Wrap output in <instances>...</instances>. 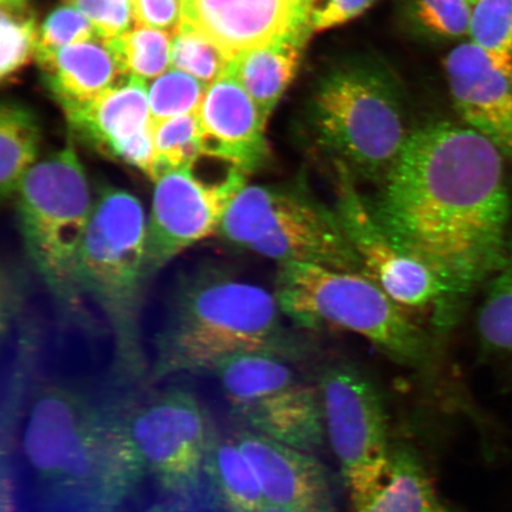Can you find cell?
I'll use <instances>...</instances> for the list:
<instances>
[{
    "label": "cell",
    "instance_id": "1",
    "mask_svg": "<svg viewBox=\"0 0 512 512\" xmlns=\"http://www.w3.org/2000/svg\"><path fill=\"white\" fill-rule=\"evenodd\" d=\"M504 158L470 127L422 126L409 133L370 203L389 238L437 275L452 305L486 285L507 254Z\"/></svg>",
    "mask_w": 512,
    "mask_h": 512
},
{
    "label": "cell",
    "instance_id": "2",
    "mask_svg": "<svg viewBox=\"0 0 512 512\" xmlns=\"http://www.w3.org/2000/svg\"><path fill=\"white\" fill-rule=\"evenodd\" d=\"M22 446L38 482L55 498L80 507H112L144 475L125 418L63 384L38 390Z\"/></svg>",
    "mask_w": 512,
    "mask_h": 512
},
{
    "label": "cell",
    "instance_id": "3",
    "mask_svg": "<svg viewBox=\"0 0 512 512\" xmlns=\"http://www.w3.org/2000/svg\"><path fill=\"white\" fill-rule=\"evenodd\" d=\"M280 306L258 285L219 270L192 274L178 287L156 338V379L213 371L248 352L281 356Z\"/></svg>",
    "mask_w": 512,
    "mask_h": 512
},
{
    "label": "cell",
    "instance_id": "4",
    "mask_svg": "<svg viewBox=\"0 0 512 512\" xmlns=\"http://www.w3.org/2000/svg\"><path fill=\"white\" fill-rule=\"evenodd\" d=\"M274 296L281 312L303 328L352 332L402 366L422 368L430 360L426 332L367 274L279 265Z\"/></svg>",
    "mask_w": 512,
    "mask_h": 512
},
{
    "label": "cell",
    "instance_id": "5",
    "mask_svg": "<svg viewBox=\"0 0 512 512\" xmlns=\"http://www.w3.org/2000/svg\"><path fill=\"white\" fill-rule=\"evenodd\" d=\"M14 197L31 265L66 316L79 318L80 254L94 202L73 139L36 163Z\"/></svg>",
    "mask_w": 512,
    "mask_h": 512
},
{
    "label": "cell",
    "instance_id": "6",
    "mask_svg": "<svg viewBox=\"0 0 512 512\" xmlns=\"http://www.w3.org/2000/svg\"><path fill=\"white\" fill-rule=\"evenodd\" d=\"M147 221L138 198L123 189L101 190L83 240L79 283L110 325L118 364L136 374L143 366L140 313L146 270Z\"/></svg>",
    "mask_w": 512,
    "mask_h": 512
},
{
    "label": "cell",
    "instance_id": "7",
    "mask_svg": "<svg viewBox=\"0 0 512 512\" xmlns=\"http://www.w3.org/2000/svg\"><path fill=\"white\" fill-rule=\"evenodd\" d=\"M310 118L319 142L352 174L381 182L409 133L398 88L380 67H338L313 93Z\"/></svg>",
    "mask_w": 512,
    "mask_h": 512
},
{
    "label": "cell",
    "instance_id": "8",
    "mask_svg": "<svg viewBox=\"0 0 512 512\" xmlns=\"http://www.w3.org/2000/svg\"><path fill=\"white\" fill-rule=\"evenodd\" d=\"M228 245L278 265L363 270L335 208L303 188L247 184L224 215L219 233Z\"/></svg>",
    "mask_w": 512,
    "mask_h": 512
},
{
    "label": "cell",
    "instance_id": "9",
    "mask_svg": "<svg viewBox=\"0 0 512 512\" xmlns=\"http://www.w3.org/2000/svg\"><path fill=\"white\" fill-rule=\"evenodd\" d=\"M243 427L309 453L326 438L318 389L300 382L283 356L248 352L211 371Z\"/></svg>",
    "mask_w": 512,
    "mask_h": 512
},
{
    "label": "cell",
    "instance_id": "10",
    "mask_svg": "<svg viewBox=\"0 0 512 512\" xmlns=\"http://www.w3.org/2000/svg\"><path fill=\"white\" fill-rule=\"evenodd\" d=\"M318 393L326 438L355 505L387 476L393 446L386 407L375 382L350 364L326 369L319 377Z\"/></svg>",
    "mask_w": 512,
    "mask_h": 512
},
{
    "label": "cell",
    "instance_id": "11",
    "mask_svg": "<svg viewBox=\"0 0 512 512\" xmlns=\"http://www.w3.org/2000/svg\"><path fill=\"white\" fill-rule=\"evenodd\" d=\"M125 428L144 473L174 494L198 488L214 432L194 394L169 390L128 415Z\"/></svg>",
    "mask_w": 512,
    "mask_h": 512
},
{
    "label": "cell",
    "instance_id": "12",
    "mask_svg": "<svg viewBox=\"0 0 512 512\" xmlns=\"http://www.w3.org/2000/svg\"><path fill=\"white\" fill-rule=\"evenodd\" d=\"M248 177L229 168L222 178L208 182L196 175L195 166L169 170L158 177L147 222L149 277L198 242L219 233L224 215L248 184Z\"/></svg>",
    "mask_w": 512,
    "mask_h": 512
},
{
    "label": "cell",
    "instance_id": "13",
    "mask_svg": "<svg viewBox=\"0 0 512 512\" xmlns=\"http://www.w3.org/2000/svg\"><path fill=\"white\" fill-rule=\"evenodd\" d=\"M335 210L364 272L408 311L452 306L447 288L430 268L389 238L358 190L347 165L335 163Z\"/></svg>",
    "mask_w": 512,
    "mask_h": 512
},
{
    "label": "cell",
    "instance_id": "14",
    "mask_svg": "<svg viewBox=\"0 0 512 512\" xmlns=\"http://www.w3.org/2000/svg\"><path fill=\"white\" fill-rule=\"evenodd\" d=\"M64 114L76 139L153 181L155 145L144 79L127 75L91 104Z\"/></svg>",
    "mask_w": 512,
    "mask_h": 512
},
{
    "label": "cell",
    "instance_id": "15",
    "mask_svg": "<svg viewBox=\"0 0 512 512\" xmlns=\"http://www.w3.org/2000/svg\"><path fill=\"white\" fill-rule=\"evenodd\" d=\"M233 438L258 479L266 505L290 512H336L329 472L313 453L248 428Z\"/></svg>",
    "mask_w": 512,
    "mask_h": 512
},
{
    "label": "cell",
    "instance_id": "16",
    "mask_svg": "<svg viewBox=\"0 0 512 512\" xmlns=\"http://www.w3.org/2000/svg\"><path fill=\"white\" fill-rule=\"evenodd\" d=\"M203 155L251 176L271 157L267 119L238 81L224 74L211 83L197 111Z\"/></svg>",
    "mask_w": 512,
    "mask_h": 512
},
{
    "label": "cell",
    "instance_id": "17",
    "mask_svg": "<svg viewBox=\"0 0 512 512\" xmlns=\"http://www.w3.org/2000/svg\"><path fill=\"white\" fill-rule=\"evenodd\" d=\"M445 69L460 118L512 160V75L472 42L454 48Z\"/></svg>",
    "mask_w": 512,
    "mask_h": 512
},
{
    "label": "cell",
    "instance_id": "18",
    "mask_svg": "<svg viewBox=\"0 0 512 512\" xmlns=\"http://www.w3.org/2000/svg\"><path fill=\"white\" fill-rule=\"evenodd\" d=\"M182 22L233 60L283 36L297 23L309 22V11L302 0H183Z\"/></svg>",
    "mask_w": 512,
    "mask_h": 512
},
{
    "label": "cell",
    "instance_id": "19",
    "mask_svg": "<svg viewBox=\"0 0 512 512\" xmlns=\"http://www.w3.org/2000/svg\"><path fill=\"white\" fill-rule=\"evenodd\" d=\"M35 59L42 83L64 113L91 104L126 75L110 41L95 37L54 51H40Z\"/></svg>",
    "mask_w": 512,
    "mask_h": 512
},
{
    "label": "cell",
    "instance_id": "20",
    "mask_svg": "<svg viewBox=\"0 0 512 512\" xmlns=\"http://www.w3.org/2000/svg\"><path fill=\"white\" fill-rule=\"evenodd\" d=\"M312 34L309 22H299L283 36L243 51L230 61L226 74L245 88L265 119H270L296 76L305 44Z\"/></svg>",
    "mask_w": 512,
    "mask_h": 512
},
{
    "label": "cell",
    "instance_id": "21",
    "mask_svg": "<svg viewBox=\"0 0 512 512\" xmlns=\"http://www.w3.org/2000/svg\"><path fill=\"white\" fill-rule=\"evenodd\" d=\"M440 504L424 460L400 444L392 447L387 476L352 512H431Z\"/></svg>",
    "mask_w": 512,
    "mask_h": 512
},
{
    "label": "cell",
    "instance_id": "22",
    "mask_svg": "<svg viewBox=\"0 0 512 512\" xmlns=\"http://www.w3.org/2000/svg\"><path fill=\"white\" fill-rule=\"evenodd\" d=\"M477 336L485 361L498 370L504 389H512V233L503 264L486 283Z\"/></svg>",
    "mask_w": 512,
    "mask_h": 512
},
{
    "label": "cell",
    "instance_id": "23",
    "mask_svg": "<svg viewBox=\"0 0 512 512\" xmlns=\"http://www.w3.org/2000/svg\"><path fill=\"white\" fill-rule=\"evenodd\" d=\"M203 477L214 502L222 512H259L266 507L252 467L233 438L214 434Z\"/></svg>",
    "mask_w": 512,
    "mask_h": 512
},
{
    "label": "cell",
    "instance_id": "24",
    "mask_svg": "<svg viewBox=\"0 0 512 512\" xmlns=\"http://www.w3.org/2000/svg\"><path fill=\"white\" fill-rule=\"evenodd\" d=\"M41 128L29 107L8 101L0 111V190L14 197L22 179L34 168L40 150Z\"/></svg>",
    "mask_w": 512,
    "mask_h": 512
},
{
    "label": "cell",
    "instance_id": "25",
    "mask_svg": "<svg viewBox=\"0 0 512 512\" xmlns=\"http://www.w3.org/2000/svg\"><path fill=\"white\" fill-rule=\"evenodd\" d=\"M155 183L164 172L195 166L203 157L202 128L197 112L153 123Z\"/></svg>",
    "mask_w": 512,
    "mask_h": 512
},
{
    "label": "cell",
    "instance_id": "26",
    "mask_svg": "<svg viewBox=\"0 0 512 512\" xmlns=\"http://www.w3.org/2000/svg\"><path fill=\"white\" fill-rule=\"evenodd\" d=\"M126 75L152 79L162 75L171 63L172 38L169 31L137 24L123 36L108 40Z\"/></svg>",
    "mask_w": 512,
    "mask_h": 512
},
{
    "label": "cell",
    "instance_id": "27",
    "mask_svg": "<svg viewBox=\"0 0 512 512\" xmlns=\"http://www.w3.org/2000/svg\"><path fill=\"white\" fill-rule=\"evenodd\" d=\"M469 35L472 43L512 75V0H477Z\"/></svg>",
    "mask_w": 512,
    "mask_h": 512
},
{
    "label": "cell",
    "instance_id": "28",
    "mask_svg": "<svg viewBox=\"0 0 512 512\" xmlns=\"http://www.w3.org/2000/svg\"><path fill=\"white\" fill-rule=\"evenodd\" d=\"M229 57L220 47L190 24L182 22L172 37L171 64L174 69L194 76L204 85L227 73Z\"/></svg>",
    "mask_w": 512,
    "mask_h": 512
},
{
    "label": "cell",
    "instance_id": "29",
    "mask_svg": "<svg viewBox=\"0 0 512 512\" xmlns=\"http://www.w3.org/2000/svg\"><path fill=\"white\" fill-rule=\"evenodd\" d=\"M2 51H0V79L10 82L28 66L38 46L40 31L36 16L28 6L21 9L2 8Z\"/></svg>",
    "mask_w": 512,
    "mask_h": 512
},
{
    "label": "cell",
    "instance_id": "30",
    "mask_svg": "<svg viewBox=\"0 0 512 512\" xmlns=\"http://www.w3.org/2000/svg\"><path fill=\"white\" fill-rule=\"evenodd\" d=\"M206 92L207 85L194 76L177 69L168 70L150 88L152 123L197 112Z\"/></svg>",
    "mask_w": 512,
    "mask_h": 512
},
{
    "label": "cell",
    "instance_id": "31",
    "mask_svg": "<svg viewBox=\"0 0 512 512\" xmlns=\"http://www.w3.org/2000/svg\"><path fill=\"white\" fill-rule=\"evenodd\" d=\"M472 9L471 0H414L418 22L431 34L444 38L469 34Z\"/></svg>",
    "mask_w": 512,
    "mask_h": 512
},
{
    "label": "cell",
    "instance_id": "32",
    "mask_svg": "<svg viewBox=\"0 0 512 512\" xmlns=\"http://www.w3.org/2000/svg\"><path fill=\"white\" fill-rule=\"evenodd\" d=\"M98 36L93 23L80 10L61 6L43 22L36 53L59 50Z\"/></svg>",
    "mask_w": 512,
    "mask_h": 512
},
{
    "label": "cell",
    "instance_id": "33",
    "mask_svg": "<svg viewBox=\"0 0 512 512\" xmlns=\"http://www.w3.org/2000/svg\"><path fill=\"white\" fill-rule=\"evenodd\" d=\"M91 21L104 40H113L131 30V5L121 0H68Z\"/></svg>",
    "mask_w": 512,
    "mask_h": 512
},
{
    "label": "cell",
    "instance_id": "34",
    "mask_svg": "<svg viewBox=\"0 0 512 512\" xmlns=\"http://www.w3.org/2000/svg\"><path fill=\"white\" fill-rule=\"evenodd\" d=\"M377 0H315L309 22L312 32L334 29L361 16Z\"/></svg>",
    "mask_w": 512,
    "mask_h": 512
},
{
    "label": "cell",
    "instance_id": "35",
    "mask_svg": "<svg viewBox=\"0 0 512 512\" xmlns=\"http://www.w3.org/2000/svg\"><path fill=\"white\" fill-rule=\"evenodd\" d=\"M134 23L176 31L183 21V0H132Z\"/></svg>",
    "mask_w": 512,
    "mask_h": 512
},
{
    "label": "cell",
    "instance_id": "36",
    "mask_svg": "<svg viewBox=\"0 0 512 512\" xmlns=\"http://www.w3.org/2000/svg\"><path fill=\"white\" fill-rule=\"evenodd\" d=\"M2 8L6 9H21L28 6V0H0Z\"/></svg>",
    "mask_w": 512,
    "mask_h": 512
},
{
    "label": "cell",
    "instance_id": "37",
    "mask_svg": "<svg viewBox=\"0 0 512 512\" xmlns=\"http://www.w3.org/2000/svg\"><path fill=\"white\" fill-rule=\"evenodd\" d=\"M259 512H290L284 509L270 507V505H266L264 509H261Z\"/></svg>",
    "mask_w": 512,
    "mask_h": 512
},
{
    "label": "cell",
    "instance_id": "38",
    "mask_svg": "<svg viewBox=\"0 0 512 512\" xmlns=\"http://www.w3.org/2000/svg\"><path fill=\"white\" fill-rule=\"evenodd\" d=\"M431 512H458V511H456L454 509H451V508H448V507H445L444 504H440L439 507L435 508Z\"/></svg>",
    "mask_w": 512,
    "mask_h": 512
},
{
    "label": "cell",
    "instance_id": "39",
    "mask_svg": "<svg viewBox=\"0 0 512 512\" xmlns=\"http://www.w3.org/2000/svg\"><path fill=\"white\" fill-rule=\"evenodd\" d=\"M313 2H315V0H302V3L305 6L306 10L309 11V15H310L311 5L313 4Z\"/></svg>",
    "mask_w": 512,
    "mask_h": 512
},
{
    "label": "cell",
    "instance_id": "40",
    "mask_svg": "<svg viewBox=\"0 0 512 512\" xmlns=\"http://www.w3.org/2000/svg\"><path fill=\"white\" fill-rule=\"evenodd\" d=\"M147 512H172V511L162 507V508L151 509L150 511H147Z\"/></svg>",
    "mask_w": 512,
    "mask_h": 512
},
{
    "label": "cell",
    "instance_id": "41",
    "mask_svg": "<svg viewBox=\"0 0 512 512\" xmlns=\"http://www.w3.org/2000/svg\"><path fill=\"white\" fill-rule=\"evenodd\" d=\"M507 456H511L512 458V446L509 447Z\"/></svg>",
    "mask_w": 512,
    "mask_h": 512
},
{
    "label": "cell",
    "instance_id": "42",
    "mask_svg": "<svg viewBox=\"0 0 512 512\" xmlns=\"http://www.w3.org/2000/svg\"><path fill=\"white\" fill-rule=\"evenodd\" d=\"M121 2H125V3H128V4H130V5H131L132 0H121Z\"/></svg>",
    "mask_w": 512,
    "mask_h": 512
},
{
    "label": "cell",
    "instance_id": "43",
    "mask_svg": "<svg viewBox=\"0 0 512 512\" xmlns=\"http://www.w3.org/2000/svg\"><path fill=\"white\" fill-rule=\"evenodd\" d=\"M471 2H472L473 4H475V3L477 2V0H471Z\"/></svg>",
    "mask_w": 512,
    "mask_h": 512
}]
</instances>
